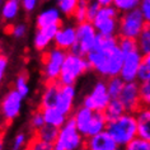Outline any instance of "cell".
<instances>
[{
	"instance_id": "9c48e42d",
	"label": "cell",
	"mask_w": 150,
	"mask_h": 150,
	"mask_svg": "<svg viewBox=\"0 0 150 150\" xmlns=\"http://www.w3.org/2000/svg\"><path fill=\"white\" fill-rule=\"evenodd\" d=\"M112 97L110 96L107 88V81L98 80L93 85L92 91L84 97L83 99V106L91 108L97 112H104L107 106L110 104Z\"/></svg>"
},
{
	"instance_id": "d590c367",
	"label": "cell",
	"mask_w": 150,
	"mask_h": 150,
	"mask_svg": "<svg viewBox=\"0 0 150 150\" xmlns=\"http://www.w3.org/2000/svg\"><path fill=\"white\" fill-rule=\"evenodd\" d=\"M28 141H29V139L27 137V135H25L24 132H18L13 139L10 150H24V149H27Z\"/></svg>"
},
{
	"instance_id": "d6a6232c",
	"label": "cell",
	"mask_w": 150,
	"mask_h": 150,
	"mask_svg": "<svg viewBox=\"0 0 150 150\" xmlns=\"http://www.w3.org/2000/svg\"><path fill=\"white\" fill-rule=\"evenodd\" d=\"M29 125H31V129H32L33 132L38 131L40 129H42V127L46 125L42 111H41V110H37V111L33 112L32 116H31V120H29Z\"/></svg>"
},
{
	"instance_id": "e0dca14e",
	"label": "cell",
	"mask_w": 150,
	"mask_h": 150,
	"mask_svg": "<svg viewBox=\"0 0 150 150\" xmlns=\"http://www.w3.org/2000/svg\"><path fill=\"white\" fill-rule=\"evenodd\" d=\"M61 27H62L61 24H56V25H50V27L38 29V32L35 36V40H33V45H35L36 50L42 51V52L46 50L51 45L52 41L55 40V36L57 35L59 29Z\"/></svg>"
},
{
	"instance_id": "836d02e7",
	"label": "cell",
	"mask_w": 150,
	"mask_h": 150,
	"mask_svg": "<svg viewBox=\"0 0 150 150\" xmlns=\"http://www.w3.org/2000/svg\"><path fill=\"white\" fill-rule=\"evenodd\" d=\"M88 5H89V0H79V4H78V8L75 10V14H74V18L76 19L78 23L87 22Z\"/></svg>"
},
{
	"instance_id": "44dd1931",
	"label": "cell",
	"mask_w": 150,
	"mask_h": 150,
	"mask_svg": "<svg viewBox=\"0 0 150 150\" xmlns=\"http://www.w3.org/2000/svg\"><path fill=\"white\" fill-rule=\"evenodd\" d=\"M59 88H60L59 81H55V83H46V85H45V88L42 91V94H41L40 108L55 106L56 98H57V94H59Z\"/></svg>"
},
{
	"instance_id": "277c9868",
	"label": "cell",
	"mask_w": 150,
	"mask_h": 150,
	"mask_svg": "<svg viewBox=\"0 0 150 150\" xmlns=\"http://www.w3.org/2000/svg\"><path fill=\"white\" fill-rule=\"evenodd\" d=\"M89 69L91 65L85 56L75 52H67L59 78V83L62 85H74Z\"/></svg>"
},
{
	"instance_id": "9a60e30c",
	"label": "cell",
	"mask_w": 150,
	"mask_h": 150,
	"mask_svg": "<svg viewBox=\"0 0 150 150\" xmlns=\"http://www.w3.org/2000/svg\"><path fill=\"white\" fill-rule=\"evenodd\" d=\"M84 150H122L116 140L107 131L99 132L85 140Z\"/></svg>"
},
{
	"instance_id": "ba28073f",
	"label": "cell",
	"mask_w": 150,
	"mask_h": 150,
	"mask_svg": "<svg viewBox=\"0 0 150 150\" xmlns=\"http://www.w3.org/2000/svg\"><path fill=\"white\" fill-rule=\"evenodd\" d=\"M76 43L70 52H75L83 56H87L96 46L98 32L92 22H83L76 25Z\"/></svg>"
},
{
	"instance_id": "f35d334b",
	"label": "cell",
	"mask_w": 150,
	"mask_h": 150,
	"mask_svg": "<svg viewBox=\"0 0 150 150\" xmlns=\"http://www.w3.org/2000/svg\"><path fill=\"white\" fill-rule=\"evenodd\" d=\"M25 31H27V28L24 24H14L13 27L8 28V32L12 33L16 38H22L25 35Z\"/></svg>"
},
{
	"instance_id": "30bf717a",
	"label": "cell",
	"mask_w": 150,
	"mask_h": 150,
	"mask_svg": "<svg viewBox=\"0 0 150 150\" xmlns=\"http://www.w3.org/2000/svg\"><path fill=\"white\" fill-rule=\"evenodd\" d=\"M117 17H118V10L113 5L100 6L98 16L96 17L94 22H93L98 35L115 36L116 31L118 29Z\"/></svg>"
},
{
	"instance_id": "484cf974",
	"label": "cell",
	"mask_w": 150,
	"mask_h": 150,
	"mask_svg": "<svg viewBox=\"0 0 150 150\" xmlns=\"http://www.w3.org/2000/svg\"><path fill=\"white\" fill-rule=\"evenodd\" d=\"M137 46L142 55L150 54V23H146L141 35L137 38Z\"/></svg>"
},
{
	"instance_id": "cb8c5ba5",
	"label": "cell",
	"mask_w": 150,
	"mask_h": 150,
	"mask_svg": "<svg viewBox=\"0 0 150 150\" xmlns=\"http://www.w3.org/2000/svg\"><path fill=\"white\" fill-rule=\"evenodd\" d=\"M59 130L57 127H54V126H50V125H45L42 129H40L38 131L33 132V135H36L37 137L42 139V140L47 141V142H51V144H55L56 140H57V136H59Z\"/></svg>"
},
{
	"instance_id": "603a6c76",
	"label": "cell",
	"mask_w": 150,
	"mask_h": 150,
	"mask_svg": "<svg viewBox=\"0 0 150 150\" xmlns=\"http://www.w3.org/2000/svg\"><path fill=\"white\" fill-rule=\"evenodd\" d=\"M123 113H126V110L118 98H112L110 104H108L106 108V111H104V115H106L108 121L113 120V118H117L120 116H122Z\"/></svg>"
},
{
	"instance_id": "7bdbcfd3",
	"label": "cell",
	"mask_w": 150,
	"mask_h": 150,
	"mask_svg": "<svg viewBox=\"0 0 150 150\" xmlns=\"http://www.w3.org/2000/svg\"><path fill=\"white\" fill-rule=\"evenodd\" d=\"M99 5L102 6H107V5H113V1L115 0H96Z\"/></svg>"
},
{
	"instance_id": "7402d4cb",
	"label": "cell",
	"mask_w": 150,
	"mask_h": 150,
	"mask_svg": "<svg viewBox=\"0 0 150 150\" xmlns=\"http://www.w3.org/2000/svg\"><path fill=\"white\" fill-rule=\"evenodd\" d=\"M21 8V1L18 0H5L1 8V17L4 21H13L18 16Z\"/></svg>"
},
{
	"instance_id": "5bb4252c",
	"label": "cell",
	"mask_w": 150,
	"mask_h": 150,
	"mask_svg": "<svg viewBox=\"0 0 150 150\" xmlns=\"http://www.w3.org/2000/svg\"><path fill=\"white\" fill-rule=\"evenodd\" d=\"M75 98H76V89L74 85L60 84L55 107H57L60 111H62L65 115L71 117L75 110Z\"/></svg>"
},
{
	"instance_id": "1f68e13d",
	"label": "cell",
	"mask_w": 150,
	"mask_h": 150,
	"mask_svg": "<svg viewBox=\"0 0 150 150\" xmlns=\"http://www.w3.org/2000/svg\"><path fill=\"white\" fill-rule=\"evenodd\" d=\"M137 80H139V83L150 80V54L142 56V61L140 65V70H139Z\"/></svg>"
},
{
	"instance_id": "e575fe53",
	"label": "cell",
	"mask_w": 150,
	"mask_h": 150,
	"mask_svg": "<svg viewBox=\"0 0 150 150\" xmlns=\"http://www.w3.org/2000/svg\"><path fill=\"white\" fill-rule=\"evenodd\" d=\"M123 150H150V141L137 136L129 145H126Z\"/></svg>"
},
{
	"instance_id": "5b68a950",
	"label": "cell",
	"mask_w": 150,
	"mask_h": 150,
	"mask_svg": "<svg viewBox=\"0 0 150 150\" xmlns=\"http://www.w3.org/2000/svg\"><path fill=\"white\" fill-rule=\"evenodd\" d=\"M85 139L75 126L74 121L69 118L59 130V136L55 142L54 150H84Z\"/></svg>"
},
{
	"instance_id": "8992f818",
	"label": "cell",
	"mask_w": 150,
	"mask_h": 150,
	"mask_svg": "<svg viewBox=\"0 0 150 150\" xmlns=\"http://www.w3.org/2000/svg\"><path fill=\"white\" fill-rule=\"evenodd\" d=\"M67 52L59 47L50 48L42 54V76L46 83L59 81Z\"/></svg>"
},
{
	"instance_id": "4fadbf2b",
	"label": "cell",
	"mask_w": 150,
	"mask_h": 150,
	"mask_svg": "<svg viewBox=\"0 0 150 150\" xmlns=\"http://www.w3.org/2000/svg\"><path fill=\"white\" fill-rule=\"evenodd\" d=\"M142 55L140 50H136L131 54L125 55L123 65L120 76L125 81H137V75L140 70V65L142 61Z\"/></svg>"
},
{
	"instance_id": "ffe728a7",
	"label": "cell",
	"mask_w": 150,
	"mask_h": 150,
	"mask_svg": "<svg viewBox=\"0 0 150 150\" xmlns=\"http://www.w3.org/2000/svg\"><path fill=\"white\" fill-rule=\"evenodd\" d=\"M61 12L59 10V8H50L46 9L43 12H41L37 16L36 25L37 28H46L50 25H56V24H61V18H60Z\"/></svg>"
},
{
	"instance_id": "8d00e7d4",
	"label": "cell",
	"mask_w": 150,
	"mask_h": 150,
	"mask_svg": "<svg viewBox=\"0 0 150 150\" xmlns=\"http://www.w3.org/2000/svg\"><path fill=\"white\" fill-rule=\"evenodd\" d=\"M140 97L142 106L150 107V80L140 83Z\"/></svg>"
},
{
	"instance_id": "3957f363",
	"label": "cell",
	"mask_w": 150,
	"mask_h": 150,
	"mask_svg": "<svg viewBox=\"0 0 150 150\" xmlns=\"http://www.w3.org/2000/svg\"><path fill=\"white\" fill-rule=\"evenodd\" d=\"M106 131L123 149L134 139L137 137V123L135 113L126 112L117 118L110 120L107 123Z\"/></svg>"
},
{
	"instance_id": "4dcf8cb0",
	"label": "cell",
	"mask_w": 150,
	"mask_h": 150,
	"mask_svg": "<svg viewBox=\"0 0 150 150\" xmlns=\"http://www.w3.org/2000/svg\"><path fill=\"white\" fill-rule=\"evenodd\" d=\"M14 89H16L23 98H25V97L29 94V84H28L27 75H24V74L18 75L16 81H14Z\"/></svg>"
},
{
	"instance_id": "8fae6325",
	"label": "cell",
	"mask_w": 150,
	"mask_h": 150,
	"mask_svg": "<svg viewBox=\"0 0 150 150\" xmlns=\"http://www.w3.org/2000/svg\"><path fill=\"white\" fill-rule=\"evenodd\" d=\"M23 97L16 89H10L3 98L1 102V115L6 123H10L21 115L23 106Z\"/></svg>"
},
{
	"instance_id": "d4e9b609",
	"label": "cell",
	"mask_w": 150,
	"mask_h": 150,
	"mask_svg": "<svg viewBox=\"0 0 150 150\" xmlns=\"http://www.w3.org/2000/svg\"><path fill=\"white\" fill-rule=\"evenodd\" d=\"M125 84H126V81L121 76H113V78L107 79V88L112 98H118L123 87H125Z\"/></svg>"
},
{
	"instance_id": "f546056e",
	"label": "cell",
	"mask_w": 150,
	"mask_h": 150,
	"mask_svg": "<svg viewBox=\"0 0 150 150\" xmlns=\"http://www.w3.org/2000/svg\"><path fill=\"white\" fill-rule=\"evenodd\" d=\"M118 47L123 55L131 54V52L139 50L137 40L129 38V37H118Z\"/></svg>"
},
{
	"instance_id": "7c38bea8",
	"label": "cell",
	"mask_w": 150,
	"mask_h": 150,
	"mask_svg": "<svg viewBox=\"0 0 150 150\" xmlns=\"http://www.w3.org/2000/svg\"><path fill=\"white\" fill-rule=\"evenodd\" d=\"M118 99L123 104L126 112L135 113L139 108L142 107L140 97V83L137 81H126Z\"/></svg>"
},
{
	"instance_id": "52a82bcc",
	"label": "cell",
	"mask_w": 150,
	"mask_h": 150,
	"mask_svg": "<svg viewBox=\"0 0 150 150\" xmlns=\"http://www.w3.org/2000/svg\"><path fill=\"white\" fill-rule=\"evenodd\" d=\"M146 25V21L140 9H134L122 13L118 18V35L120 37H129L137 40L142 29Z\"/></svg>"
},
{
	"instance_id": "60d3db41",
	"label": "cell",
	"mask_w": 150,
	"mask_h": 150,
	"mask_svg": "<svg viewBox=\"0 0 150 150\" xmlns=\"http://www.w3.org/2000/svg\"><path fill=\"white\" fill-rule=\"evenodd\" d=\"M22 6H23V9L25 12H32L33 9L36 8L37 3H38V0H22Z\"/></svg>"
},
{
	"instance_id": "b9f144b4",
	"label": "cell",
	"mask_w": 150,
	"mask_h": 150,
	"mask_svg": "<svg viewBox=\"0 0 150 150\" xmlns=\"http://www.w3.org/2000/svg\"><path fill=\"white\" fill-rule=\"evenodd\" d=\"M6 67H8V57H6L5 55H1L0 56V78H1V79L5 75Z\"/></svg>"
},
{
	"instance_id": "ac0fdd59",
	"label": "cell",
	"mask_w": 150,
	"mask_h": 150,
	"mask_svg": "<svg viewBox=\"0 0 150 150\" xmlns=\"http://www.w3.org/2000/svg\"><path fill=\"white\" fill-rule=\"evenodd\" d=\"M137 123V136L150 141V107L142 106L135 112Z\"/></svg>"
},
{
	"instance_id": "4316f807",
	"label": "cell",
	"mask_w": 150,
	"mask_h": 150,
	"mask_svg": "<svg viewBox=\"0 0 150 150\" xmlns=\"http://www.w3.org/2000/svg\"><path fill=\"white\" fill-rule=\"evenodd\" d=\"M79 0H57V8L64 16L74 17Z\"/></svg>"
},
{
	"instance_id": "83f0119b",
	"label": "cell",
	"mask_w": 150,
	"mask_h": 150,
	"mask_svg": "<svg viewBox=\"0 0 150 150\" xmlns=\"http://www.w3.org/2000/svg\"><path fill=\"white\" fill-rule=\"evenodd\" d=\"M54 148H55V144L47 142V141L42 140V139L37 137L36 135H33V136L29 139L25 150H54Z\"/></svg>"
},
{
	"instance_id": "ab89813d",
	"label": "cell",
	"mask_w": 150,
	"mask_h": 150,
	"mask_svg": "<svg viewBox=\"0 0 150 150\" xmlns=\"http://www.w3.org/2000/svg\"><path fill=\"white\" fill-rule=\"evenodd\" d=\"M144 16L146 23H150V0H141V4L139 6Z\"/></svg>"
},
{
	"instance_id": "d6986e66",
	"label": "cell",
	"mask_w": 150,
	"mask_h": 150,
	"mask_svg": "<svg viewBox=\"0 0 150 150\" xmlns=\"http://www.w3.org/2000/svg\"><path fill=\"white\" fill-rule=\"evenodd\" d=\"M43 113V117H45V122L46 125H50V126H54V127H62L66 123V121L69 120L70 117L67 115H65L62 111H60L57 107H46V108H40Z\"/></svg>"
},
{
	"instance_id": "74e56055",
	"label": "cell",
	"mask_w": 150,
	"mask_h": 150,
	"mask_svg": "<svg viewBox=\"0 0 150 150\" xmlns=\"http://www.w3.org/2000/svg\"><path fill=\"white\" fill-rule=\"evenodd\" d=\"M100 6H102V5H99L96 0H94V1H89L88 12H87V22H92V23L94 22L96 17L98 16V12H99Z\"/></svg>"
},
{
	"instance_id": "7a4b0ae2",
	"label": "cell",
	"mask_w": 150,
	"mask_h": 150,
	"mask_svg": "<svg viewBox=\"0 0 150 150\" xmlns=\"http://www.w3.org/2000/svg\"><path fill=\"white\" fill-rule=\"evenodd\" d=\"M70 118L74 121L75 126L78 127V130L80 131L85 139L106 131L108 123L104 112L93 111L91 108L83 106V104L75 108Z\"/></svg>"
},
{
	"instance_id": "f1b7e54d",
	"label": "cell",
	"mask_w": 150,
	"mask_h": 150,
	"mask_svg": "<svg viewBox=\"0 0 150 150\" xmlns=\"http://www.w3.org/2000/svg\"><path fill=\"white\" fill-rule=\"evenodd\" d=\"M141 4V0H115L113 6L120 13H126L130 10L137 9Z\"/></svg>"
},
{
	"instance_id": "ee69618b",
	"label": "cell",
	"mask_w": 150,
	"mask_h": 150,
	"mask_svg": "<svg viewBox=\"0 0 150 150\" xmlns=\"http://www.w3.org/2000/svg\"><path fill=\"white\" fill-rule=\"evenodd\" d=\"M18 1H22V0H18Z\"/></svg>"
},
{
	"instance_id": "6da1fadb",
	"label": "cell",
	"mask_w": 150,
	"mask_h": 150,
	"mask_svg": "<svg viewBox=\"0 0 150 150\" xmlns=\"http://www.w3.org/2000/svg\"><path fill=\"white\" fill-rule=\"evenodd\" d=\"M85 57H87L92 70H94L100 76L110 79L113 76H120L125 55L117 46L111 51L92 50Z\"/></svg>"
},
{
	"instance_id": "2e32d148",
	"label": "cell",
	"mask_w": 150,
	"mask_h": 150,
	"mask_svg": "<svg viewBox=\"0 0 150 150\" xmlns=\"http://www.w3.org/2000/svg\"><path fill=\"white\" fill-rule=\"evenodd\" d=\"M76 27L66 25V27H61L59 29L57 35L55 36L54 43L55 47H59L64 51H71L76 43Z\"/></svg>"
}]
</instances>
